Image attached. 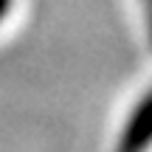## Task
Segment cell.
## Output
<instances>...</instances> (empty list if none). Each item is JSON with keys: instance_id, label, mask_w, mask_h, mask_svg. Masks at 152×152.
I'll use <instances>...</instances> for the list:
<instances>
[{"instance_id": "cell-1", "label": "cell", "mask_w": 152, "mask_h": 152, "mask_svg": "<svg viewBox=\"0 0 152 152\" xmlns=\"http://www.w3.org/2000/svg\"><path fill=\"white\" fill-rule=\"evenodd\" d=\"M149 147H152V90L127 115L115 152H147Z\"/></svg>"}, {"instance_id": "cell-2", "label": "cell", "mask_w": 152, "mask_h": 152, "mask_svg": "<svg viewBox=\"0 0 152 152\" xmlns=\"http://www.w3.org/2000/svg\"><path fill=\"white\" fill-rule=\"evenodd\" d=\"M141 6H144V17H147V34L152 42V0H141Z\"/></svg>"}, {"instance_id": "cell-3", "label": "cell", "mask_w": 152, "mask_h": 152, "mask_svg": "<svg viewBox=\"0 0 152 152\" xmlns=\"http://www.w3.org/2000/svg\"><path fill=\"white\" fill-rule=\"evenodd\" d=\"M11 3H14V0H0V23H3L6 17H9V11H11Z\"/></svg>"}]
</instances>
